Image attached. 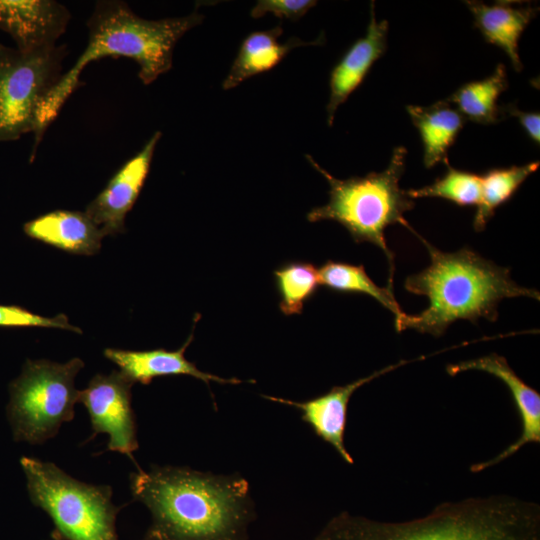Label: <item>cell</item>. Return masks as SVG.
<instances>
[{
    "instance_id": "7a4b0ae2",
    "label": "cell",
    "mask_w": 540,
    "mask_h": 540,
    "mask_svg": "<svg viewBox=\"0 0 540 540\" xmlns=\"http://www.w3.org/2000/svg\"><path fill=\"white\" fill-rule=\"evenodd\" d=\"M203 20L204 15L196 10L183 17L148 20L136 15L123 1H98L87 21L89 37L85 49L39 110L31 158L66 100L82 85L79 78L89 63L105 57L129 58L138 64L143 84H151L172 68L178 40Z\"/></svg>"
},
{
    "instance_id": "9a60e30c",
    "label": "cell",
    "mask_w": 540,
    "mask_h": 540,
    "mask_svg": "<svg viewBox=\"0 0 540 540\" xmlns=\"http://www.w3.org/2000/svg\"><path fill=\"white\" fill-rule=\"evenodd\" d=\"M193 335L176 351L154 349L147 351H130L107 348L104 355L114 362L120 371L133 383L139 382L148 385L155 377L187 375L200 379L207 385L210 381L220 384H238L242 381L236 378H222L207 372H203L197 366L188 361L185 350L191 343Z\"/></svg>"
},
{
    "instance_id": "44dd1931",
    "label": "cell",
    "mask_w": 540,
    "mask_h": 540,
    "mask_svg": "<svg viewBox=\"0 0 540 540\" xmlns=\"http://www.w3.org/2000/svg\"><path fill=\"white\" fill-rule=\"evenodd\" d=\"M320 285L342 293L365 294L376 299L394 315L395 326L406 314L398 304L393 289L379 287L363 265L327 261L318 268Z\"/></svg>"
},
{
    "instance_id": "ac0fdd59",
    "label": "cell",
    "mask_w": 540,
    "mask_h": 540,
    "mask_svg": "<svg viewBox=\"0 0 540 540\" xmlns=\"http://www.w3.org/2000/svg\"><path fill=\"white\" fill-rule=\"evenodd\" d=\"M282 33L281 25L250 33L241 43L229 73L222 82V88L232 89L252 76L271 70L296 47L319 45L324 40V36L321 35L313 42H304L292 37L287 42L280 43L278 38Z\"/></svg>"
},
{
    "instance_id": "52a82bcc",
    "label": "cell",
    "mask_w": 540,
    "mask_h": 540,
    "mask_svg": "<svg viewBox=\"0 0 540 540\" xmlns=\"http://www.w3.org/2000/svg\"><path fill=\"white\" fill-rule=\"evenodd\" d=\"M83 367L80 358L63 364L46 359L26 361L9 386L7 417L15 441L42 444L74 418L80 392L74 380Z\"/></svg>"
},
{
    "instance_id": "7402d4cb",
    "label": "cell",
    "mask_w": 540,
    "mask_h": 540,
    "mask_svg": "<svg viewBox=\"0 0 540 540\" xmlns=\"http://www.w3.org/2000/svg\"><path fill=\"white\" fill-rule=\"evenodd\" d=\"M540 162L533 161L524 165L506 168H494L482 175V193L473 220L476 231H482L495 210L507 202L520 185L532 174Z\"/></svg>"
},
{
    "instance_id": "277c9868",
    "label": "cell",
    "mask_w": 540,
    "mask_h": 540,
    "mask_svg": "<svg viewBox=\"0 0 540 540\" xmlns=\"http://www.w3.org/2000/svg\"><path fill=\"white\" fill-rule=\"evenodd\" d=\"M313 540H540V505L509 495L470 497L405 522L343 511Z\"/></svg>"
},
{
    "instance_id": "603a6c76",
    "label": "cell",
    "mask_w": 540,
    "mask_h": 540,
    "mask_svg": "<svg viewBox=\"0 0 540 540\" xmlns=\"http://www.w3.org/2000/svg\"><path fill=\"white\" fill-rule=\"evenodd\" d=\"M278 293L279 308L286 316L301 314L305 302L318 287L320 279L318 268L307 262H291L274 271Z\"/></svg>"
},
{
    "instance_id": "d6986e66",
    "label": "cell",
    "mask_w": 540,
    "mask_h": 540,
    "mask_svg": "<svg viewBox=\"0 0 540 540\" xmlns=\"http://www.w3.org/2000/svg\"><path fill=\"white\" fill-rule=\"evenodd\" d=\"M406 110L423 144V163L432 168L448 160V150L465 125V118L447 100L430 106L408 105Z\"/></svg>"
},
{
    "instance_id": "5b68a950",
    "label": "cell",
    "mask_w": 540,
    "mask_h": 540,
    "mask_svg": "<svg viewBox=\"0 0 540 540\" xmlns=\"http://www.w3.org/2000/svg\"><path fill=\"white\" fill-rule=\"evenodd\" d=\"M406 155V148L398 146L383 171L348 179L332 176L312 156L306 155L309 163L330 186L329 201L313 208L307 214L308 221H336L347 229L355 242H369L381 248L389 263L388 287L392 289L394 254L387 245L385 230L393 224H401L410 231L413 229L404 214L414 208L415 201L399 185Z\"/></svg>"
},
{
    "instance_id": "e0dca14e",
    "label": "cell",
    "mask_w": 540,
    "mask_h": 540,
    "mask_svg": "<svg viewBox=\"0 0 540 540\" xmlns=\"http://www.w3.org/2000/svg\"><path fill=\"white\" fill-rule=\"evenodd\" d=\"M474 17V26L484 39L500 49L509 57L516 71L522 70L518 53L519 39L536 16L539 8L532 5L514 6L512 2L486 4L482 1H465Z\"/></svg>"
},
{
    "instance_id": "8fae6325",
    "label": "cell",
    "mask_w": 540,
    "mask_h": 540,
    "mask_svg": "<svg viewBox=\"0 0 540 540\" xmlns=\"http://www.w3.org/2000/svg\"><path fill=\"white\" fill-rule=\"evenodd\" d=\"M446 370L451 376L468 370H479L497 377L509 389L521 420L522 431L519 438L494 458L472 465L471 472L483 471L514 455L524 445L540 442V394L515 373L505 357L492 353L450 364Z\"/></svg>"
},
{
    "instance_id": "d4e9b609",
    "label": "cell",
    "mask_w": 540,
    "mask_h": 540,
    "mask_svg": "<svg viewBox=\"0 0 540 540\" xmlns=\"http://www.w3.org/2000/svg\"><path fill=\"white\" fill-rule=\"evenodd\" d=\"M0 327L58 328L82 333L81 329L69 323L64 314L44 317L15 305H0Z\"/></svg>"
},
{
    "instance_id": "4316f807",
    "label": "cell",
    "mask_w": 540,
    "mask_h": 540,
    "mask_svg": "<svg viewBox=\"0 0 540 540\" xmlns=\"http://www.w3.org/2000/svg\"><path fill=\"white\" fill-rule=\"evenodd\" d=\"M503 116L505 114L516 117L519 123L537 145L540 143V114L538 112H525L520 110L514 103L501 106Z\"/></svg>"
},
{
    "instance_id": "9c48e42d",
    "label": "cell",
    "mask_w": 540,
    "mask_h": 540,
    "mask_svg": "<svg viewBox=\"0 0 540 540\" xmlns=\"http://www.w3.org/2000/svg\"><path fill=\"white\" fill-rule=\"evenodd\" d=\"M133 382L121 371L97 374L79 392V402L89 414L93 437L109 435L107 450L130 457L139 447L135 413L131 405Z\"/></svg>"
},
{
    "instance_id": "3957f363",
    "label": "cell",
    "mask_w": 540,
    "mask_h": 540,
    "mask_svg": "<svg viewBox=\"0 0 540 540\" xmlns=\"http://www.w3.org/2000/svg\"><path fill=\"white\" fill-rule=\"evenodd\" d=\"M428 250L430 264L410 275L404 287L426 296L429 306L416 315L405 314L395 326L398 332L413 329L442 336L457 320L474 324L480 318L496 321L501 300L513 297L540 299L537 290L518 285L510 270L484 259L469 248L443 252L412 230Z\"/></svg>"
},
{
    "instance_id": "5bb4252c",
    "label": "cell",
    "mask_w": 540,
    "mask_h": 540,
    "mask_svg": "<svg viewBox=\"0 0 540 540\" xmlns=\"http://www.w3.org/2000/svg\"><path fill=\"white\" fill-rule=\"evenodd\" d=\"M387 35L388 22L377 21L375 4L371 2L365 35L350 46L330 73V95L326 106L329 126H332L339 106L359 87L373 64L385 53Z\"/></svg>"
},
{
    "instance_id": "ba28073f",
    "label": "cell",
    "mask_w": 540,
    "mask_h": 540,
    "mask_svg": "<svg viewBox=\"0 0 540 540\" xmlns=\"http://www.w3.org/2000/svg\"><path fill=\"white\" fill-rule=\"evenodd\" d=\"M66 45L21 52L0 43V141L35 132L39 110L60 81Z\"/></svg>"
},
{
    "instance_id": "4fadbf2b",
    "label": "cell",
    "mask_w": 540,
    "mask_h": 540,
    "mask_svg": "<svg viewBox=\"0 0 540 540\" xmlns=\"http://www.w3.org/2000/svg\"><path fill=\"white\" fill-rule=\"evenodd\" d=\"M70 18L69 10L54 0H0V30L21 52L56 45Z\"/></svg>"
},
{
    "instance_id": "8992f818",
    "label": "cell",
    "mask_w": 540,
    "mask_h": 540,
    "mask_svg": "<svg viewBox=\"0 0 540 540\" xmlns=\"http://www.w3.org/2000/svg\"><path fill=\"white\" fill-rule=\"evenodd\" d=\"M31 502L54 524L53 540H119L116 517L122 506L112 502V488L79 481L54 463L20 460Z\"/></svg>"
},
{
    "instance_id": "30bf717a",
    "label": "cell",
    "mask_w": 540,
    "mask_h": 540,
    "mask_svg": "<svg viewBox=\"0 0 540 540\" xmlns=\"http://www.w3.org/2000/svg\"><path fill=\"white\" fill-rule=\"evenodd\" d=\"M161 135L160 131H156L87 206L85 213L99 227L104 237L124 232L126 215L145 183Z\"/></svg>"
},
{
    "instance_id": "2e32d148",
    "label": "cell",
    "mask_w": 540,
    "mask_h": 540,
    "mask_svg": "<svg viewBox=\"0 0 540 540\" xmlns=\"http://www.w3.org/2000/svg\"><path fill=\"white\" fill-rule=\"evenodd\" d=\"M32 239L73 254L93 255L104 237L99 227L80 211L55 210L24 224Z\"/></svg>"
},
{
    "instance_id": "ffe728a7",
    "label": "cell",
    "mask_w": 540,
    "mask_h": 540,
    "mask_svg": "<svg viewBox=\"0 0 540 540\" xmlns=\"http://www.w3.org/2000/svg\"><path fill=\"white\" fill-rule=\"evenodd\" d=\"M507 88L506 68L503 64H498L490 76L463 84L447 101L456 105L465 120L491 125L503 119L501 106L497 101Z\"/></svg>"
},
{
    "instance_id": "7c38bea8",
    "label": "cell",
    "mask_w": 540,
    "mask_h": 540,
    "mask_svg": "<svg viewBox=\"0 0 540 540\" xmlns=\"http://www.w3.org/2000/svg\"><path fill=\"white\" fill-rule=\"evenodd\" d=\"M422 358L425 357L422 356L414 360H401L346 385L334 386L327 393L304 402L266 395H263V397L299 410L301 419L310 426L313 432L323 441L329 443L347 464H353L354 459L344 443L348 403L353 393L375 378Z\"/></svg>"
},
{
    "instance_id": "6da1fadb",
    "label": "cell",
    "mask_w": 540,
    "mask_h": 540,
    "mask_svg": "<svg viewBox=\"0 0 540 540\" xmlns=\"http://www.w3.org/2000/svg\"><path fill=\"white\" fill-rule=\"evenodd\" d=\"M137 468L130 474L131 493L152 519L143 540H248L256 512L249 483L239 474Z\"/></svg>"
},
{
    "instance_id": "cb8c5ba5",
    "label": "cell",
    "mask_w": 540,
    "mask_h": 540,
    "mask_svg": "<svg viewBox=\"0 0 540 540\" xmlns=\"http://www.w3.org/2000/svg\"><path fill=\"white\" fill-rule=\"evenodd\" d=\"M447 172L432 184L419 189L406 190L411 198L436 197L449 200L459 206H477L482 193V176L453 168L444 162Z\"/></svg>"
},
{
    "instance_id": "484cf974",
    "label": "cell",
    "mask_w": 540,
    "mask_h": 540,
    "mask_svg": "<svg viewBox=\"0 0 540 540\" xmlns=\"http://www.w3.org/2000/svg\"><path fill=\"white\" fill-rule=\"evenodd\" d=\"M317 4L313 0H259L251 9L252 18H260L267 13L280 19L297 21Z\"/></svg>"
}]
</instances>
